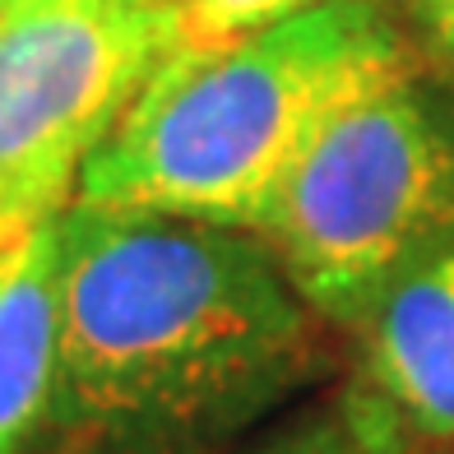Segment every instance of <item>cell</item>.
<instances>
[{
  "instance_id": "cell-1",
  "label": "cell",
  "mask_w": 454,
  "mask_h": 454,
  "mask_svg": "<svg viewBox=\"0 0 454 454\" xmlns=\"http://www.w3.org/2000/svg\"><path fill=\"white\" fill-rule=\"evenodd\" d=\"M37 454H204L320 371L316 311L246 227L70 204Z\"/></svg>"
},
{
  "instance_id": "cell-2",
  "label": "cell",
  "mask_w": 454,
  "mask_h": 454,
  "mask_svg": "<svg viewBox=\"0 0 454 454\" xmlns=\"http://www.w3.org/2000/svg\"><path fill=\"white\" fill-rule=\"evenodd\" d=\"M418 70L395 0H320L209 51H176L89 158L74 204L260 232L339 112Z\"/></svg>"
},
{
  "instance_id": "cell-3",
  "label": "cell",
  "mask_w": 454,
  "mask_h": 454,
  "mask_svg": "<svg viewBox=\"0 0 454 454\" xmlns=\"http://www.w3.org/2000/svg\"><path fill=\"white\" fill-rule=\"evenodd\" d=\"M260 237L320 320L357 329L454 241V93L412 70L325 126Z\"/></svg>"
},
{
  "instance_id": "cell-4",
  "label": "cell",
  "mask_w": 454,
  "mask_h": 454,
  "mask_svg": "<svg viewBox=\"0 0 454 454\" xmlns=\"http://www.w3.org/2000/svg\"><path fill=\"white\" fill-rule=\"evenodd\" d=\"M172 51V0L0 14V237L70 209L89 158Z\"/></svg>"
},
{
  "instance_id": "cell-5",
  "label": "cell",
  "mask_w": 454,
  "mask_h": 454,
  "mask_svg": "<svg viewBox=\"0 0 454 454\" xmlns=\"http://www.w3.org/2000/svg\"><path fill=\"white\" fill-rule=\"evenodd\" d=\"M362 389L408 441L454 445V241L389 287L357 325Z\"/></svg>"
},
{
  "instance_id": "cell-6",
  "label": "cell",
  "mask_w": 454,
  "mask_h": 454,
  "mask_svg": "<svg viewBox=\"0 0 454 454\" xmlns=\"http://www.w3.org/2000/svg\"><path fill=\"white\" fill-rule=\"evenodd\" d=\"M66 209L0 237V454H37L60 353Z\"/></svg>"
},
{
  "instance_id": "cell-7",
  "label": "cell",
  "mask_w": 454,
  "mask_h": 454,
  "mask_svg": "<svg viewBox=\"0 0 454 454\" xmlns=\"http://www.w3.org/2000/svg\"><path fill=\"white\" fill-rule=\"evenodd\" d=\"M251 454H412V441L362 385H348L339 399L301 412Z\"/></svg>"
},
{
  "instance_id": "cell-8",
  "label": "cell",
  "mask_w": 454,
  "mask_h": 454,
  "mask_svg": "<svg viewBox=\"0 0 454 454\" xmlns=\"http://www.w3.org/2000/svg\"><path fill=\"white\" fill-rule=\"evenodd\" d=\"M311 5H320V0H172V43L176 51H209Z\"/></svg>"
},
{
  "instance_id": "cell-9",
  "label": "cell",
  "mask_w": 454,
  "mask_h": 454,
  "mask_svg": "<svg viewBox=\"0 0 454 454\" xmlns=\"http://www.w3.org/2000/svg\"><path fill=\"white\" fill-rule=\"evenodd\" d=\"M395 10L418 51H427L441 74L454 79V0H395Z\"/></svg>"
},
{
  "instance_id": "cell-10",
  "label": "cell",
  "mask_w": 454,
  "mask_h": 454,
  "mask_svg": "<svg viewBox=\"0 0 454 454\" xmlns=\"http://www.w3.org/2000/svg\"><path fill=\"white\" fill-rule=\"evenodd\" d=\"M60 5V0H0V14H24V10H47Z\"/></svg>"
}]
</instances>
